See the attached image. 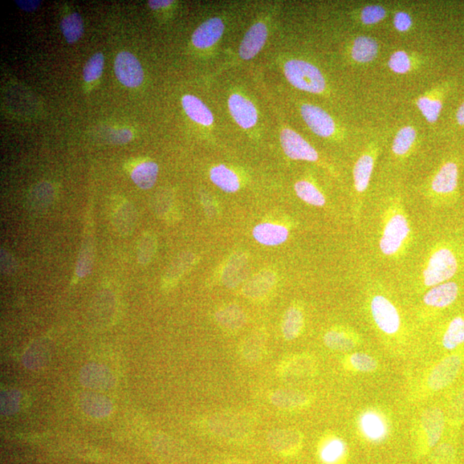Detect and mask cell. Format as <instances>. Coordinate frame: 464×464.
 I'll return each mask as SVG.
<instances>
[{"label":"cell","mask_w":464,"mask_h":464,"mask_svg":"<svg viewBox=\"0 0 464 464\" xmlns=\"http://www.w3.org/2000/svg\"><path fill=\"white\" fill-rule=\"evenodd\" d=\"M207 427L211 434L227 441H240L249 438L253 431V419L238 411H223L211 415Z\"/></svg>","instance_id":"cell-1"},{"label":"cell","mask_w":464,"mask_h":464,"mask_svg":"<svg viewBox=\"0 0 464 464\" xmlns=\"http://www.w3.org/2000/svg\"><path fill=\"white\" fill-rule=\"evenodd\" d=\"M284 72L289 82L301 91L321 94L326 89V81L323 73L307 61L289 60L285 64Z\"/></svg>","instance_id":"cell-2"},{"label":"cell","mask_w":464,"mask_h":464,"mask_svg":"<svg viewBox=\"0 0 464 464\" xmlns=\"http://www.w3.org/2000/svg\"><path fill=\"white\" fill-rule=\"evenodd\" d=\"M457 256L449 248L442 247L434 252L427 263L423 280L426 287H433L453 278L457 274Z\"/></svg>","instance_id":"cell-3"},{"label":"cell","mask_w":464,"mask_h":464,"mask_svg":"<svg viewBox=\"0 0 464 464\" xmlns=\"http://www.w3.org/2000/svg\"><path fill=\"white\" fill-rule=\"evenodd\" d=\"M453 82L446 81L418 96L415 100L416 107L427 123L434 125L441 117L443 104L453 89Z\"/></svg>","instance_id":"cell-4"},{"label":"cell","mask_w":464,"mask_h":464,"mask_svg":"<svg viewBox=\"0 0 464 464\" xmlns=\"http://www.w3.org/2000/svg\"><path fill=\"white\" fill-rule=\"evenodd\" d=\"M410 233L408 219L404 214H396L389 219L382 231L380 250L385 255L397 254Z\"/></svg>","instance_id":"cell-5"},{"label":"cell","mask_w":464,"mask_h":464,"mask_svg":"<svg viewBox=\"0 0 464 464\" xmlns=\"http://www.w3.org/2000/svg\"><path fill=\"white\" fill-rule=\"evenodd\" d=\"M380 149V140L375 138L358 158L353 168L354 189L357 194H362L368 190Z\"/></svg>","instance_id":"cell-6"},{"label":"cell","mask_w":464,"mask_h":464,"mask_svg":"<svg viewBox=\"0 0 464 464\" xmlns=\"http://www.w3.org/2000/svg\"><path fill=\"white\" fill-rule=\"evenodd\" d=\"M374 321L378 328L389 335H393L400 328V316L396 307L385 297L377 295L370 304Z\"/></svg>","instance_id":"cell-7"},{"label":"cell","mask_w":464,"mask_h":464,"mask_svg":"<svg viewBox=\"0 0 464 464\" xmlns=\"http://www.w3.org/2000/svg\"><path fill=\"white\" fill-rule=\"evenodd\" d=\"M282 148L288 158L294 160L316 162L319 155L316 149L298 133L285 128L280 134Z\"/></svg>","instance_id":"cell-8"},{"label":"cell","mask_w":464,"mask_h":464,"mask_svg":"<svg viewBox=\"0 0 464 464\" xmlns=\"http://www.w3.org/2000/svg\"><path fill=\"white\" fill-rule=\"evenodd\" d=\"M118 80L129 88H136L143 83L144 71L140 61L129 52H121L115 61Z\"/></svg>","instance_id":"cell-9"},{"label":"cell","mask_w":464,"mask_h":464,"mask_svg":"<svg viewBox=\"0 0 464 464\" xmlns=\"http://www.w3.org/2000/svg\"><path fill=\"white\" fill-rule=\"evenodd\" d=\"M300 111L305 123L316 136L328 138L336 133V122L324 109L316 105L305 104L301 106Z\"/></svg>","instance_id":"cell-10"},{"label":"cell","mask_w":464,"mask_h":464,"mask_svg":"<svg viewBox=\"0 0 464 464\" xmlns=\"http://www.w3.org/2000/svg\"><path fill=\"white\" fill-rule=\"evenodd\" d=\"M459 167L453 160H448L441 166L431 180V189L439 197H453L458 191Z\"/></svg>","instance_id":"cell-11"},{"label":"cell","mask_w":464,"mask_h":464,"mask_svg":"<svg viewBox=\"0 0 464 464\" xmlns=\"http://www.w3.org/2000/svg\"><path fill=\"white\" fill-rule=\"evenodd\" d=\"M268 446L280 455H292L297 453L302 445V436L299 431L292 429H274L267 436Z\"/></svg>","instance_id":"cell-12"},{"label":"cell","mask_w":464,"mask_h":464,"mask_svg":"<svg viewBox=\"0 0 464 464\" xmlns=\"http://www.w3.org/2000/svg\"><path fill=\"white\" fill-rule=\"evenodd\" d=\"M461 366V359L458 356L446 358L431 370L427 384L433 390L446 388L457 377Z\"/></svg>","instance_id":"cell-13"},{"label":"cell","mask_w":464,"mask_h":464,"mask_svg":"<svg viewBox=\"0 0 464 464\" xmlns=\"http://www.w3.org/2000/svg\"><path fill=\"white\" fill-rule=\"evenodd\" d=\"M232 117L240 126L245 129L253 128L258 120V111L250 100L241 95L233 94L228 100Z\"/></svg>","instance_id":"cell-14"},{"label":"cell","mask_w":464,"mask_h":464,"mask_svg":"<svg viewBox=\"0 0 464 464\" xmlns=\"http://www.w3.org/2000/svg\"><path fill=\"white\" fill-rule=\"evenodd\" d=\"M225 31V24L219 18H213L203 23L197 28L192 35V43L194 47L199 50L214 46Z\"/></svg>","instance_id":"cell-15"},{"label":"cell","mask_w":464,"mask_h":464,"mask_svg":"<svg viewBox=\"0 0 464 464\" xmlns=\"http://www.w3.org/2000/svg\"><path fill=\"white\" fill-rule=\"evenodd\" d=\"M267 38V28L263 23L254 24L247 31L239 48V55L243 60H250L262 50Z\"/></svg>","instance_id":"cell-16"},{"label":"cell","mask_w":464,"mask_h":464,"mask_svg":"<svg viewBox=\"0 0 464 464\" xmlns=\"http://www.w3.org/2000/svg\"><path fill=\"white\" fill-rule=\"evenodd\" d=\"M380 47L376 39L368 35H359L354 38L350 46V57L354 63H372L380 54Z\"/></svg>","instance_id":"cell-17"},{"label":"cell","mask_w":464,"mask_h":464,"mask_svg":"<svg viewBox=\"0 0 464 464\" xmlns=\"http://www.w3.org/2000/svg\"><path fill=\"white\" fill-rule=\"evenodd\" d=\"M458 296V284L447 282L431 287L424 296V302L429 306L445 308L453 304Z\"/></svg>","instance_id":"cell-18"},{"label":"cell","mask_w":464,"mask_h":464,"mask_svg":"<svg viewBox=\"0 0 464 464\" xmlns=\"http://www.w3.org/2000/svg\"><path fill=\"white\" fill-rule=\"evenodd\" d=\"M254 238L266 246H277L286 242L289 231L286 227L271 223H260L253 230Z\"/></svg>","instance_id":"cell-19"},{"label":"cell","mask_w":464,"mask_h":464,"mask_svg":"<svg viewBox=\"0 0 464 464\" xmlns=\"http://www.w3.org/2000/svg\"><path fill=\"white\" fill-rule=\"evenodd\" d=\"M423 429L426 431L427 441L431 448L437 445L442 436L445 419L441 409L431 408L424 411L421 416Z\"/></svg>","instance_id":"cell-20"},{"label":"cell","mask_w":464,"mask_h":464,"mask_svg":"<svg viewBox=\"0 0 464 464\" xmlns=\"http://www.w3.org/2000/svg\"><path fill=\"white\" fill-rule=\"evenodd\" d=\"M270 400L276 408L291 410L299 409L306 404L309 398L306 394L299 390L280 389L271 394Z\"/></svg>","instance_id":"cell-21"},{"label":"cell","mask_w":464,"mask_h":464,"mask_svg":"<svg viewBox=\"0 0 464 464\" xmlns=\"http://www.w3.org/2000/svg\"><path fill=\"white\" fill-rule=\"evenodd\" d=\"M182 104L187 116L191 120L206 127L214 123L213 114L197 96L186 95L182 97Z\"/></svg>","instance_id":"cell-22"},{"label":"cell","mask_w":464,"mask_h":464,"mask_svg":"<svg viewBox=\"0 0 464 464\" xmlns=\"http://www.w3.org/2000/svg\"><path fill=\"white\" fill-rule=\"evenodd\" d=\"M418 132L414 126L408 124L402 126L394 134L392 141V153L394 156L404 157L416 143Z\"/></svg>","instance_id":"cell-23"},{"label":"cell","mask_w":464,"mask_h":464,"mask_svg":"<svg viewBox=\"0 0 464 464\" xmlns=\"http://www.w3.org/2000/svg\"><path fill=\"white\" fill-rule=\"evenodd\" d=\"M248 263L245 256L236 255L232 258L223 270V282L227 287L234 288L245 278Z\"/></svg>","instance_id":"cell-24"},{"label":"cell","mask_w":464,"mask_h":464,"mask_svg":"<svg viewBox=\"0 0 464 464\" xmlns=\"http://www.w3.org/2000/svg\"><path fill=\"white\" fill-rule=\"evenodd\" d=\"M211 181L226 193H235L240 189L239 178L225 165L214 167L210 172Z\"/></svg>","instance_id":"cell-25"},{"label":"cell","mask_w":464,"mask_h":464,"mask_svg":"<svg viewBox=\"0 0 464 464\" xmlns=\"http://www.w3.org/2000/svg\"><path fill=\"white\" fill-rule=\"evenodd\" d=\"M275 284V275L270 272H264L255 275L243 287V294L250 299H258L266 295Z\"/></svg>","instance_id":"cell-26"},{"label":"cell","mask_w":464,"mask_h":464,"mask_svg":"<svg viewBox=\"0 0 464 464\" xmlns=\"http://www.w3.org/2000/svg\"><path fill=\"white\" fill-rule=\"evenodd\" d=\"M158 166L154 162H145L138 165L133 170L132 179L141 189H152L157 182Z\"/></svg>","instance_id":"cell-27"},{"label":"cell","mask_w":464,"mask_h":464,"mask_svg":"<svg viewBox=\"0 0 464 464\" xmlns=\"http://www.w3.org/2000/svg\"><path fill=\"white\" fill-rule=\"evenodd\" d=\"M137 221L136 211L130 204L118 207L113 214V223L122 235L131 234L136 228Z\"/></svg>","instance_id":"cell-28"},{"label":"cell","mask_w":464,"mask_h":464,"mask_svg":"<svg viewBox=\"0 0 464 464\" xmlns=\"http://www.w3.org/2000/svg\"><path fill=\"white\" fill-rule=\"evenodd\" d=\"M216 320L222 327L230 331L242 328L246 323V315L236 305H230L221 309L215 315Z\"/></svg>","instance_id":"cell-29"},{"label":"cell","mask_w":464,"mask_h":464,"mask_svg":"<svg viewBox=\"0 0 464 464\" xmlns=\"http://www.w3.org/2000/svg\"><path fill=\"white\" fill-rule=\"evenodd\" d=\"M304 327V316L299 309H288L282 321V333L285 339L292 341L300 335Z\"/></svg>","instance_id":"cell-30"},{"label":"cell","mask_w":464,"mask_h":464,"mask_svg":"<svg viewBox=\"0 0 464 464\" xmlns=\"http://www.w3.org/2000/svg\"><path fill=\"white\" fill-rule=\"evenodd\" d=\"M61 31L68 43H74L84 33V23L79 13L74 12L65 17L60 23Z\"/></svg>","instance_id":"cell-31"},{"label":"cell","mask_w":464,"mask_h":464,"mask_svg":"<svg viewBox=\"0 0 464 464\" xmlns=\"http://www.w3.org/2000/svg\"><path fill=\"white\" fill-rule=\"evenodd\" d=\"M418 64V60L405 50L394 51L390 56L388 67L396 74H407L413 70Z\"/></svg>","instance_id":"cell-32"},{"label":"cell","mask_w":464,"mask_h":464,"mask_svg":"<svg viewBox=\"0 0 464 464\" xmlns=\"http://www.w3.org/2000/svg\"><path fill=\"white\" fill-rule=\"evenodd\" d=\"M294 189L299 198L309 205L323 206L326 203L324 194L311 182L308 181L298 182L296 183Z\"/></svg>","instance_id":"cell-33"},{"label":"cell","mask_w":464,"mask_h":464,"mask_svg":"<svg viewBox=\"0 0 464 464\" xmlns=\"http://www.w3.org/2000/svg\"><path fill=\"white\" fill-rule=\"evenodd\" d=\"M464 343V319L463 317H455L451 321L447 331L443 337V345L448 350L457 348Z\"/></svg>","instance_id":"cell-34"},{"label":"cell","mask_w":464,"mask_h":464,"mask_svg":"<svg viewBox=\"0 0 464 464\" xmlns=\"http://www.w3.org/2000/svg\"><path fill=\"white\" fill-rule=\"evenodd\" d=\"M361 429L364 433L372 441L384 438L386 426L382 419L374 413H366L360 421Z\"/></svg>","instance_id":"cell-35"},{"label":"cell","mask_w":464,"mask_h":464,"mask_svg":"<svg viewBox=\"0 0 464 464\" xmlns=\"http://www.w3.org/2000/svg\"><path fill=\"white\" fill-rule=\"evenodd\" d=\"M265 341L262 336L253 335L244 340L241 348V354L244 360L249 362H258L263 356L265 349Z\"/></svg>","instance_id":"cell-36"},{"label":"cell","mask_w":464,"mask_h":464,"mask_svg":"<svg viewBox=\"0 0 464 464\" xmlns=\"http://www.w3.org/2000/svg\"><path fill=\"white\" fill-rule=\"evenodd\" d=\"M324 343L335 351L348 352L354 348V341L343 332L328 331L324 338Z\"/></svg>","instance_id":"cell-37"},{"label":"cell","mask_w":464,"mask_h":464,"mask_svg":"<svg viewBox=\"0 0 464 464\" xmlns=\"http://www.w3.org/2000/svg\"><path fill=\"white\" fill-rule=\"evenodd\" d=\"M388 15V11L384 6L368 5L360 10V20L364 26H375L385 20Z\"/></svg>","instance_id":"cell-38"},{"label":"cell","mask_w":464,"mask_h":464,"mask_svg":"<svg viewBox=\"0 0 464 464\" xmlns=\"http://www.w3.org/2000/svg\"><path fill=\"white\" fill-rule=\"evenodd\" d=\"M308 361L303 358H292L280 365V377H291L301 376L306 373Z\"/></svg>","instance_id":"cell-39"},{"label":"cell","mask_w":464,"mask_h":464,"mask_svg":"<svg viewBox=\"0 0 464 464\" xmlns=\"http://www.w3.org/2000/svg\"><path fill=\"white\" fill-rule=\"evenodd\" d=\"M53 199V191L47 185L38 187L28 198V205L34 211H42L50 206Z\"/></svg>","instance_id":"cell-40"},{"label":"cell","mask_w":464,"mask_h":464,"mask_svg":"<svg viewBox=\"0 0 464 464\" xmlns=\"http://www.w3.org/2000/svg\"><path fill=\"white\" fill-rule=\"evenodd\" d=\"M156 251V238L150 233L142 236L138 244V259L140 263L148 264Z\"/></svg>","instance_id":"cell-41"},{"label":"cell","mask_w":464,"mask_h":464,"mask_svg":"<svg viewBox=\"0 0 464 464\" xmlns=\"http://www.w3.org/2000/svg\"><path fill=\"white\" fill-rule=\"evenodd\" d=\"M104 56L101 53H96L89 60L84 68V79L92 82L101 76L104 71Z\"/></svg>","instance_id":"cell-42"},{"label":"cell","mask_w":464,"mask_h":464,"mask_svg":"<svg viewBox=\"0 0 464 464\" xmlns=\"http://www.w3.org/2000/svg\"><path fill=\"white\" fill-rule=\"evenodd\" d=\"M94 260V253L91 243L87 242L81 249L79 260H77L76 272L79 277L87 276L91 272Z\"/></svg>","instance_id":"cell-43"},{"label":"cell","mask_w":464,"mask_h":464,"mask_svg":"<svg viewBox=\"0 0 464 464\" xmlns=\"http://www.w3.org/2000/svg\"><path fill=\"white\" fill-rule=\"evenodd\" d=\"M344 451V443L339 441V439H335V441L328 442L324 446L323 451H321V458L324 459V462L333 463L341 458Z\"/></svg>","instance_id":"cell-44"},{"label":"cell","mask_w":464,"mask_h":464,"mask_svg":"<svg viewBox=\"0 0 464 464\" xmlns=\"http://www.w3.org/2000/svg\"><path fill=\"white\" fill-rule=\"evenodd\" d=\"M351 364L354 368L362 372H370L375 370L377 363L372 356L368 354L356 353L351 356Z\"/></svg>","instance_id":"cell-45"},{"label":"cell","mask_w":464,"mask_h":464,"mask_svg":"<svg viewBox=\"0 0 464 464\" xmlns=\"http://www.w3.org/2000/svg\"><path fill=\"white\" fill-rule=\"evenodd\" d=\"M393 24L394 28L401 33L408 32L413 27V18L408 12L399 11L394 15Z\"/></svg>","instance_id":"cell-46"},{"label":"cell","mask_w":464,"mask_h":464,"mask_svg":"<svg viewBox=\"0 0 464 464\" xmlns=\"http://www.w3.org/2000/svg\"><path fill=\"white\" fill-rule=\"evenodd\" d=\"M453 449L449 446H442L435 451L431 464H453Z\"/></svg>","instance_id":"cell-47"},{"label":"cell","mask_w":464,"mask_h":464,"mask_svg":"<svg viewBox=\"0 0 464 464\" xmlns=\"http://www.w3.org/2000/svg\"><path fill=\"white\" fill-rule=\"evenodd\" d=\"M451 413L453 414L455 418L461 417L464 415V392L460 393L455 398L453 404L451 405Z\"/></svg>","instance_id":"cell-48"},{"label":"cell","mask_w":464,"mask_h":464,"mask_svg":"<svg viewBox=\"0 0 464 464\" xmlns=\"http://www.w3.org/2000/svg\"><path fill=\"white\" fill-rule=\"evenodd\" d=\"M1 268L6 274H11L16 268V262L11 255L7 254L6 251L2 250L1 252Z\"/></svg>","instance_id":"cell-49"},{"label":"cell","mask_w":464,"mask_h":464,"mask_svg":"<svg viewBox=\"0 0 464 464\" xmlns=\"http://www.w3.org/2000/svg\"><path fill=\"white\" fill-rule=\"evenodd\" d=\"M464 127V101L460 104L459 107L457 109V111L455 112V115L453 120V129H460Z\"/></svg>","instance_id":"cell-50"},{"label":"cell","mask_w":464,"mask_h":464,"mask_svg":"<svg viewBox=\"0 0 464 464\" xmlns=\"http://www.w3.org/2000/svg\"><path fill=\"white\" fill-rule=\"evenodd\" d=\"M16 3H17V5L21 8L22 10L31 12L38 9L42 2L38 1V0H36V1H33V0H32V1H31V0H24V1L18 0V1H16Z\"/></svg>","instance_id":"cell-51"},{"label":"cell","mask_w":464,"mask_h":464,"mask_svg":"<svg viewBox=\"0 0 464 464\" xmlns=\"http://www.w3.org/2000/svg\"><path fill=\"white\" fill-rule=\"evenodd\" d=\"M173 1L172 0H150L148 2V5L152 9L157 10L160 9V8H165L172 5Z\"/></svg>","instance_id":"cell-52"},{"label":"cell","mask_w":464,"mask_h":464,"mask_svg":"<svg viewBox=\"0 0 464 464\" xmlns=\"http://www.w3.org/2000/svg\"><path fill=\"white\" fill-rule=\"evenodd\" d=\"M227 464H254L246 461H241V460H236V461H231Z\"/></svg>","instance_id":"cell-53"}]
</instances>
